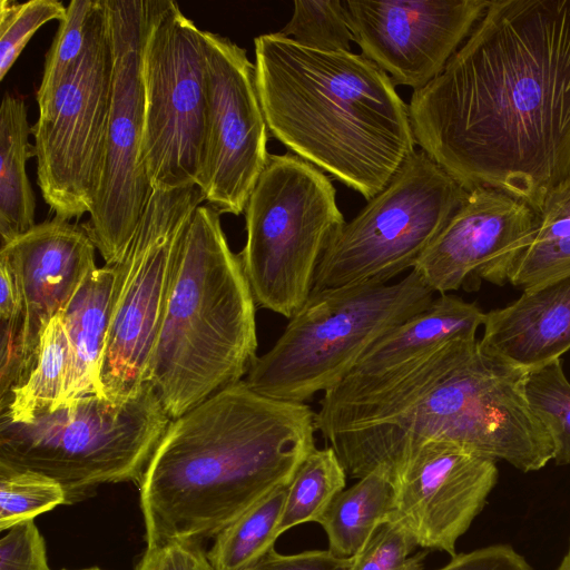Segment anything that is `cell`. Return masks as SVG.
Returning a JSON list of instances; mask_svg holds the SVG:
<instances>
[{
    "label": "cell",
    "instance_id": "cell-1",
    "mask_svg": "<svg viewBox=\"0 0 570 570\" xmlns=\"http://www.w3.org/2000/svg\"><path fill=\"white\" fill-rule=\"evenodd\" d=\"M409 114L416 145L465 189L539 213L570 177V0H490Z\"/></svg>",
    "mask_w": 570,
    "mask_h": 570
},
{
    "label": "cell",
    "instance_id": "cell-2",
    "mask_svg": "<svg viewBox=\"0 0 570 570\" xmlns=\"http://www.w3.org/2000/svg\"><path fill=\"white\" fill-rule=\"evenodd\" d=\"M315 412L230 384L171 420L138 484L146 548L215 538L315 448Z\"/></svg>",
    "mask_w": 570,
    "mask_h": 570
},
{
    "label": "cell",
    "instance_id": "cell-3",
    "mask_svg": "<svg viewBox=\"0 0 570 570\" xmlns=\"http://www.w3.org/2000/svg\"><path fill=\"white\" fill-rule=\"evenodd\" d=\"M255 79L271 135L370 200L415 151L395 83L362 53L254 39Z\"/></svg>",
    "mask_w": 570,
    "mask_h": 570
},
{
    "label": "cell",
    "instance_id": "cell-4",
    "mask_svg": "<svg viewBox=\"0 0 570 570\" xmlns=\"http://www.w3.org/2000/svg\"><path fill=\"white\" fill-rule=\"evenodd\" d=\"M219 214L199 205L187 225L149 362L171 420L244 380L257 357V305Z\"/></svg>",
    "mask_w": 570,
    "mask_h": 570
},
{
    "label": "cell",
    "instance_id": "cell-5",
    "mask_svg": "<svg viewBox=\"0 0 570 570\" xmlns=\"http://www.w3.org/2000/svg\"><path fill=\"white\" fill-rule=\"evenodd\" d=\"M525 371L487 353L476 337H458L406 390L390 417L366 428L373 452L399 462L419 445L441 440L503 460L522 472L553 460V443L523 390Z\"/></svg>",
    "mask_w": 570,
    "mask_h": 570
},
{
    "label": "cell",
    "instance_id": "cell-6",
    "mask_svg": "<svg viewBox=\"0 0 570 570\" xmlns=\"http://www.w3.org/2000/svg\"><path fill=\"white\" fill-rule=\"evenodd\" d=\"M171 419L151 384L126 402L83 396L30 423L0 420V468L59 482L67 503L105 483L139 484Z\"/></svg>",
    "mask_w": 570,
    "mask_h": 570
},
{
    "label": "cell",
    "instance_id": "cell-7",
    "mask_svg": "<svg viewBox=\"0 0 570 570\" xmlns=\"http://www.w3.org/2000/svg\"><path fill=\"white\" fill-rule=\"evenodd\" d=\"M434 298L413 269L393 284L312 292L244 381L265 396L306 403L336 386L377 340Z\"/></svg>",
    "mask_w": 570,
    "mask_h": 570
},
{
    "label": "cell",
    "instance_id": "cell-8",
    "mask_svg": "<svg viewBox=\"0 0 570 570\" xmlns=\"http://www.w3.org/2000/svg\"><path fill=\"white\" fill-rule=\"evenodd\" d=\"M238 254L257 306L291 318L345 220L325 174L293 153L269 155L245 208Z\"/></svg>",
    "mask_w": 570,
    "mask_h": 570
},
{
    "label": "cell",
    "instance_id": "cell-9",
    "mask_svg": "<svg viewBox=\"0 0 570 570\" xmlns=\"http://www.w3.org/2000/svg\"><path fill=\"white\" fill-rule=\"evenodd\" d=\"M469 190L423 150L334 235L312 292L382 285L412 269L459 209Z\"/></svg>",
    "mask_w": 570,
    "mask_h": 570
},
{
    "label": "cell",
    "instance_id": "cell-10",
    "mask_svg": "<svg viewBox=\"0 0 570 570\" xmlns=\"http://www.w3.org/2000/svg\"><path fill=\"white\" fill-rule=\"evenodd\" d=\"M205 196L198 186L151 189L135 234L115 267L101 383L122 403L147 382L149 362L187 225Z\"/></svg>",
    "mask_w": 570,
    "mask_h": 570
},
{
    "label": "cell",
    "instance_id": "cell-11",
    "mask_svg": "<svg viewBox=\"0 0 570 570\" xmlns=\"http://www.w3.org/2000/svg\"><path fill=\"white\" fill-rule=\"evenodd\" d=\"M203 30L173 0H147L140 164L153 189L198 186L205 131Z\"/></svg>",
    "mask_w": 570,
    "mask_h": 570
},
{
    "label": "cell",
    "instance_id": "cell-12",
    "mask_svg": "<svg viewBox=\"0 0 570 570\" xmlns=\"http://www.w3.org/2000/svg\"><path fill=\"white\" fill-rule=\"evenodd\" d=\"M112 73L107 12L106 23L78 66L53 88L37 94L39 116L32 135L38 185L56 217L79 218L95 206L104 168Z\"/></svg>",
    "mask_w": 570,
    "mask_h": 570
},
{
    "label": "cell",
    "instance_id": "cell-13",
    "mask_svg": "<svg viewBox=\"0 0 570 570\" xmlns=\"http://www.w3.org/2000/svg\"><path fill=\"white\" fill-rule=\"evenodd\" d=\"M114 52L104 168L95 206L82 226L106 266L118 264L151 191L140 164L144 135L141 50L147 0H106Z\"/></svg>",
    "mask_w": 570,
    "mask_h": 570
},
{
    "label": "cell",
    "instance_id": "cell-14",
    "mask_svg": "<svg viewBox=\"0 0 570 570\" xmlns=\"http://www.w3.org/2000/svg\"><path fill=\"white\" fill-rule=\"evenodd\" d=\"M203 39L206 106L198 187L217 212L238 216L268 161L269 131L246 50L210 31H203Z\"/></svg>",
    "mask_w": 570,
    "mask_h": 570
},
{
    "label": "cell",
    "instance_id": "cell-15",
    "mask_svg": "<svg viewBox=\"0 0 570 570\" xmlns=\"http://www.w3.org/2000/svg\"><path fill=\"white\" fill-rule=\"evenodd\" d=\"M490 0H346L354 42L395 85L419 90L468 39Z\"/></svg>",
    "mask_w": 570,
    "mask_h": 570
},
{
    "label": "cell",
    "instance_id": "cell-16",
    "mask_svg": "<svg viewBox=\"0 0 570 570\" xmlns=\"http://www.w3.org/2000/svg\"><path fill=\"white\" fill-rule=\"evenodd\" d=\"M495 461L452 442L432 440L411 451L393 475L392 518L417 547L456 556L458 539L497 484Z\"/></svg>",
    "mask_w": 570,
    "mask_h": 570
},
{
    "label": "cell",
    "instance_id": "cell-17",
    "mask_svg": "<svg viewBox=\"0 0 570 570\" xmlns=\"http://www.w3.org/2000/svg\"><path fill=\"white\" fill-rule=\"evenodd\" d=\"M96 249L82 225L56 216L1 246L0 263L11 272L23 303V382L45 328L97 267Z\"/></svg>",
    "mask_w": 570,
    "mask_h": 570
},
{
    "label": "cell",
    "instance_id": "cell-18",
    "mask_svg": "<svg viewBox=\"0 0 570 570\" xmlns=\"http://www.w3.org/2000/svg\"><path fill=\"white\" fill-rule=\"evenodd\" d=\"M539 225L524 202L475 187L413 266L436 294H448L499 256L525 244Z\"/></svg>",
    "mask_w": 570,
    "mask_h": 570
},
{
    "label": "cell",
    "instance_id": "cell-19",
    "mask_svg": "<svg viewBox=\"0 0 570 570\" xmlns=\"http://www.w3.org/2000/svg\"><path fill=\"white\" fill-rule=\"evenodd\" d=\"M483 326L482 348L525 372L560 358L570 350V273L524 288Z\"/></svg>",
    "mask_w": 570,
    "mask_h": 570
},
{
    "label": "cell",
    "instance_id": "cell-20",
    "mask_svg": "<svg viewBox=\"0 0 570 570\" xmlns=\"http://www.w3.org/2000/svg\"><path fill=\"white\" fill-rule=\"evenodd\" d=\"M484 318L485 313L475 303L450 293L439 295L425 311L377 340L347 376L325 393H348L412 364L444 342L476 337Z\"/></svg>",
    "mask_w": 570,
    "mask_h": 570
},
{
    "label": "cell",
    "instance_id": "cell-21",
    "mask_svg": "<svg viewBox=\"0 0 570 570\" xmlns=\"http://www.w3.org/2000/svg\"><path fill=\"white\" fill-rule=\"evenodd\" d=\"M115 267H96L61 311L70 348L62 405L83 396L106 397L101 368L109 330Z\"/></svg>",
    "mask_w": 570,
    "mask_h": 570
},
{
    "label": "cell",
    "instance_id": "cell-22",
    "mask_svg": "<svg viewBox=\"0 0 570 570\" xmlns=\"http://www.w3.org/2000/svg\"><path fill=\"white\" fill-rule=\"evenodd\" d=\"M539 225L522 246L481 267L475 275L497 285L523 288L570 273V177L552 189Z\"/></svg>",
    "mask_w": 570,
    "mask_h": 570
},
{
    "label": "cell",
    "instance_id": "cell-23",
    "mask_svg": "<svg viewBox=\"0 0 570 570\" xmlns=\"http://www.w3.org/2000/svg\"><path fill=\"white\" fill-rule=\"evenodd\" d=\"M31 134L24 100L4 94L0 107L1 246L36 225V198L27 175V161L36 156Z\"/></svg>",
    "mask_w": 570,
    "mask_h": 570
},
{
    "label": "cell",
    "instance_id": "cell-24",
    "mask_svg": "<svg viewBox=\"0 0 570 570\" xmlns=\"http://www.w3.org/2000/svg\"><path fill=\"white\" fill-rule=\"evenodd\" d=\"M396 505V485L384 468H377L341 491L317 523L328 538V551L351 559L368 541L374 531L391 521Z\"/></svg>",
    "mask_w": 570,
    "mask_h": 570
},
{
    "label": "cell",
    "instance_id": "cell-25",
    "mask_svg": "<svg viewBox=\"0 0 570 570\" xmlns=\"http://www.w3.org/2000/svg\"><path fill=\"white\" fill-rule=\"evenodd\" d=\"M69 362V341L60 312L42 333L32 371L23 384L12 392L9 405L1 414L13 422L30 423L37 414L59 409Z\"/></svg>",
    "mask_w": 570,
    "mask_h": 570
},
{
    "label": "cell",
    "instance_id": "cell-26",
    "mask_svg": "<svg viewBox=\"0 0 570 570\" xmlns=\"http://www.w3.org/2000/svg\"><path fill=\"white\" fill-rule=\"evenodd\" d=\"M288 484L264 495L214 538L206 552L213 570H244L274 548Z\"/></svg>",
    "mask_w": 570,
    "mask_h": 570
},
{
    "label": "cell",
    "instance_id": "cell-27",
    "mask_svg": "<svg viewBox=\"0 0 570 570\" xmlns=\"http://www.w3.org/2000/svg\"><path fill=\"white\" fill-rule=\"evenodd\" d=\"M346 472L334 450L314 449L292 478L278 534L309 521L317 522L332 500L344 490Z\"/></svg>",
    "mask_w": 570,
    "mask_h": 570
},
{
    "label": "cell",
    "instance_id": "cell-28",
    "mask_svg": "<svg viewBox=\"0 0 570 570\" xmlns=\"http://www.w3.org/2000/svg\"><path fill=\"white\" fill-rule=\"evenodd\" d=\"M107 21L105 0H72L47 52L37 94L53 88L78 66L98 30Z\"/></svg>",
    "mask_w": 570,
    "mask_h": 570
},
{
    "label": "cell",
    "instance_id": "cell-29",
    "mask_svg": "<svg viewBox=\"0 0 570 570\" xmlns=\"http://www.w3.org/2000/svg\"><path fill=\"white\" fill-rule=\"evenodd\" d=\"M523 390L531 410L552 440L554 462L570 464V382L561 360L527 371Z\"/></svg>",
    "mask_w": 570,
    "mask_h": 570
},
{
    "label": "cell",
    "instance_id": "cell-30",
    "mask_svg": "<svg viewBox=\"0 0 570 570\" xmlns=\"http://www.w3.org/2000/svg\"><path fill=\"white\" fill-rule=\"evenodd\" d=\"M67 504L62 485L32 471L0 468V530Z\"/></svg>",
    "mask_w": 570,
    "mask_h": 570
},
{
    "label": "cell",
    "instance_id": "cell-31",
    "mask_svg": "<svg viewBox=\"0 0 570 570\" xmlns=\"http://www.w3.org/2000/svg\"><path fill=\"white\" fill-rule=\"evenodd\" d=\"M278 33L322 51H351L354 41L340 0L295 1L292 18Z\"/></svg>",
    "mask_w": 570,
    "mask_h": 570
},
{
    "label": "cell",
    "instance_id": "cell-32",
    "mask_svg": "<svg viewBox=\"0 0 570 570\" xmlns=\"http://www.w3.org/2000/svg\"><path fill=\"white\" fill-rule=\"evenodd\" d=\"M67 7L57 0L0 1V79L11 69L31 37L45 23L61 21Z\"/></svg>",
    "mask_w": 570,
    "mask_h": 570
},
{
    "label": "cell",
    "instance_id": "cell-33",
    "mask_svg": "<svg viewBox=\"0 0 570 570\" xmlns=\"http://www.w3.org/2000/svg\"><path fill=\"white\" fill-rule=\"evenodd\" d=\"M417 547L396 521H386L352 558L350 570H423L426 552L410 553Z\"/></svg>",
    "mask_w": 570,
    "mask_h": 570
},
{
    "label": "cell",
    "instance_id": "cell-34",
    "mask_svg": "<svg viewBox=\"0 0 570 570\" xmlns=\"http://www.w3.org/2000/svg\"><path fill=\"white\" fill-rule=\"evenodd\" d=\"M0 570H51L45 540L35 520L17 523L2 535Z\"/></svg>",
    "mask_w": 570,
    "mask_h": 570
},
{
    "label": "cell",
    "instance_id": "cell-35",
    "mask_svg": "<svg viewBox=\"0 0 570 570\" xmlns=\"http://www.w3.org/2000/svg\"><path fill=\"white\" fill-rule=\"evenodd\" d=\"M135 570H213L198 542H170L146 548Z\"/></svg>",
    "mask_w": 570,
    "mask_h": 570
},
{
    "label": "cell",
    "instance_id": "cell-36",
    "mask_svg": "<svg viewBox=\"0 0 570 570\" xmlns=\"http://www.w3.org/2000/svg\"><path fill=\"white\" fill-rule=\"evenodd\" d=\"M351 559L335 557L328 550L304 551L297 554H279L275 548L244 570H350Z\"/></svg>",
    "mask_w": 570,
    "mask_h": 570
},
{
    "label": "cell",
    "instance_id": "cell-37",
    "mask_svg": "<svg viewBox=\"0 0 570 570\" xmlns=\"http://www.w3.org/2000/svg\"><path fill=\"white\" fill-rule=\"evenodd\" d=\"M438 570H533L511 546L494 544L452 557Z\"/></svg>",
    "mask_w": 570,
    "mask_h": 570
},
{
    "label": "cell",
    "instance_id": "cell-38",
    "mask_svg": "<svg viewBox=\"0 0 570 570\" xmlns=\"http://www.w3.org/2000/svg\"><path fill=\"white\" fill-rule=\"evenodd\" d=\"M558 570H570V542L567 553L564 554Z\"/></svg>",
    "mask_w": 570,
    "mask_h": 570
},
{
    "label": "cell",
    "instance_id": "cell-39",
    "mask_svg": "<svg viewBox=\"0 0 570 570\" xmlns=\"http://www.w3.org/2000/svg\"><path fill=\"white\" fill-rule=\"evenodd\" d=\"M85 570H101L99 568H90V569H85Z\"/></svg>",
    "mask_w": 570,
    "mask_h": 570
}]
</instances>
